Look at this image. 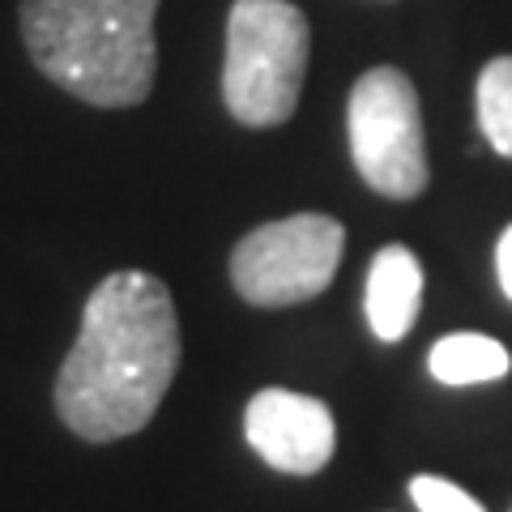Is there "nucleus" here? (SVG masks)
<instances>
[{
    "label": "nucleus",
    "instance_id": "f257e3e1",
    "mask_svg": "<svg viewBox=\"0 0 512 512\" xmlns=\"http://www.w3.org/2000/svg\"><path fill=\"white\" fill-rule=\"evenodd\" d=\"M180 316L167 282L116 269L90 291L73 350L56 372L60 423L86 444L137 436L180 372Z\"/></svg>",
    "mask_w": 512,
    "mask_h": 512
},
{
    "label": "nucleus",
    "instance_id": "f03ea898",
    "mask_svg": "<svg viewBox=\"0 0 512 512\" xmlns=\"http://www.w3.org/2000/svg\"><path fill=\"white\" fill-rule=\"evenodd\" d=\"M163 0H22L18 26L35 69L77 103L141 107L158 77Z\"/></svg>",
    "mask_w": 512,
    "mask_h": 512
},
{
    "label": "nucleus",
    "instance_id": "7ed1b4c3",
    "mask_svg": "<svg viewBox=\"0 0 512 512\" xmlns=\"http://www.w3.org/2000/svg\"><path fill=\"white\" fill-rule=\"evenodd\" d=\"M312 30L291 0H235L227 13L222 103L248 128H278L295 116L308 77Z\"/></svg>",
    "mask_w": 512,
    "mask_h": 512
},
{
    "label": "nucleus",
    "instance_id": "20e7f679",
    "mask_svg": "<svg viewBox=\"0 0 512 512\" xmlns=\"http://www.w3.org/2000/svg\"><path fill=\"white\" fill-rule=\"evenodd\" d=\"M346 128H350V158L363 184L389 201H414L423 197L431 180L427 171V133H423V107L414 82L393 69L376 64L367 69L346 103Z\"/></svg>",
    "mask_w": 512,
    "mask_h": 512
},
{
    "label": "nucleus",
    "instance_id": "39448f33",
    "mask_svg": "<svg viewBox=\"0 0 512 512\" xmlns=\"http://www.w3.org/2000/svg\"><path fill=\"white\" fill-rule=\"evenodd\" d=\"M346 231L329 214H295L252 227L231 252V282L252 308H291L329 291Z\"/></svg>",
    "mask_w": 512,
    "mask_h": 512
},
{
    "label": "nucleus",
    "instance_id": "423d86ee",
    "mask_svg": "<svg viewBox=\"0 0 512 512\" xmlns=\"http://www.w3.org/2000/svg\"><path fill=\"white\" fill-rule=\"evenodd\" d=\"M244 436L265 466L308 478L329 466L338 427L320 397L295 389H261L244 410Z\"/></svg>",
    "mask_w": 512,
    "mask_h": 512
},
{
    "label": "nucleus",
    "instance_id": "0eeeda50",
    "mask_svg": "<svg viewBox=\"0 0 512 512\" xmlns=\"http://www.w3.org/2000/svg\"><path fill=\"white\" fill-rule=\"evenodd\" d=\"M423 265L406 244H384L367 269V325L380 342H402L419 320Z\"/></svg>",
    "mask_w": 512,
    "mask_h": 512
},
{
    "label": "nucleus",
    "instance_id": "6e6552de",
    "mask_svg": "<svg viewBox=\"0 0 512 512\" xmlns=\"http://www.w3.org/2000/svg\"><path fill=\"white\" fill-rule=\"evenodd\" d=\"M431 376L440 384H491V380H504L512 372V355L504 350V342L487 338V333H448L431 346L427 355Z\"/></svg>",
    "mask_w": 512,
    "mask_h": 512
},
{
    "label": "nucleus",
    "instance_id": "1a4fd4ad",
    "mask_svg": "<svg viewBox=\"0 0 512 512\" xmlns=\"http://www.w3.org/2000/svg\"><path fill=\"white\" fill-rule=\"evenodd\" d=\"M478 124L491 150L512 158V56H495L478 73Z\"/></svg>",
    "mask_w": 512,
    "mask_h": 512
},
{
    "label": "nucleus",
    "instance_id": "9d476101",
    "mask_svg": "<svg viewBox=\"0 0 512 512\" xmlns=\"http://www.w3.org/2000/svg\"><path fill=\"white\" fill-rule=\"evenodd\" d=\"M410 500L419 512H487L470 491L448 483L440 474H414L410 478Z\"/></svg>",
    "mask_w": 512,
    "mask_h": 512
},
{
    "label": "nucleus",
    "instance_id": "9b49d317",
    "mask_svg": "<svg viewBox=\"0 0 512 512\" xmlns=\"http://www.w3.org/2000/svg\"><path fill=\"white\" fill-rule=\"evenodd\" d=\"M495 274H500L504 295L512 299V227L500 235V244H495Z\"/></svg>",
    "mask_w": 512,
    "mask_h": 512
}]
</instances>
